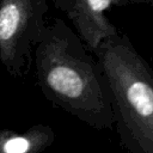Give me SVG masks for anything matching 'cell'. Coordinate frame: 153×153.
<instances>
[{"label": "cell", "instance_id": "cell-1", "mask_svg": "<svg viewBox=\"0 0 153 153\" xmlns=\"http://www.w3.org/2000/svg\"><path fill=\"white\" fill-rule=\"evenodd\" d=\"M36 81L54 106L94 129L114 127L111 98L102 67L62 18L47 22L32 54Z\"/></svg>", "mask_w": 153, "mask_h": 153}, {"label": "cell", "instance_id": "cell-2", "mask_svg": "<svg viewBox=\"0 0 153 153\" xmlns=\"http://www.w3.org/2000/svg\"><path fill=\"white\" fill-rule=\"evenodd\" d=\"M93 54L108 82L121 146L153 153V69L120 31L103 39Z\"/></svg>", "mask_w": 153, "mask_h": 153}, {"label": "cell", "instance_id": "cell-3", "mask_svg": "<svg viewBox=\"0 0 153 153\" xmlns=\"http://www.w3.org/2000/svg\"><path fill=\"white\" fill-rule=\"evenodd\" d=\"M47 13V0H0V62L11 76L30 71Z\"/></svg>", "mask_w": 153, "mask_h": 153}, {"label": "cell", "instance_id": "cell-4", "mask_svg": "<svg viewBox=\"0 0 153 153\" xmlns=\"http://www.w3.org/2000/svg\"><path fill=\"white\" fill-rule=\"evenodd\" d=\"M53 4L93 51L103 39L118 32L106 12L114 6L128 5V0H53Z\"/></svg>", "mask_w": 153, "mask_h": 153}, {"label": "cell", "instance_id": "cell-5", "mask_svg": "<svg viewBox=\"0 0 153 153\" xmlns=\"http://www.w3.org/2000/svg\"><path fill=\"white\" fill-rule=\"evenodd\" d=\"M55 133L48 124L37 123L25 131L0 130V153H39L51 146Z\"/></svg>", "mask_w": 153, "mask_h": 153}, {"label": "cell", "instance_id": "cell-6", "mask_svg": "<svg viewBox=\"0 0 153 153\" xmlns=\"http://www.w3.org/2000/svg\"><path fill=\"white\" fill-rule=\"evenodd\" d=\"M128 4H146V5H153V0H128Z\"/></svg>", "mask_w": 153, "mask_h": 153}]
</instances>
